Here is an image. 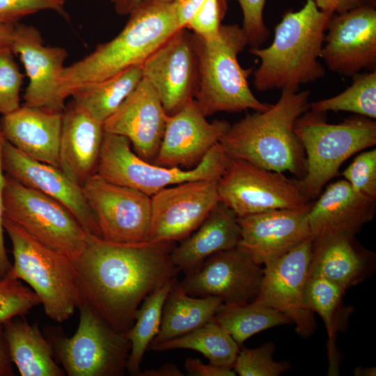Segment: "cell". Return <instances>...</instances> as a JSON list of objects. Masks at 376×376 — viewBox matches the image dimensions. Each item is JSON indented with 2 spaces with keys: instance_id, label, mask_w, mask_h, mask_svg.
<instances>
[{
  "instance_id": "30bf717a",
  "label": "cell",
  "mask_w": 376,
  "mask_h": 376,
  "mask_svg": "<svg viewBox=\"0 0 376 376\" xmlns=\"http://www.w3.org/2000/svg\"><path fill=\"white\" fill-rule=\"evenodd\" d=\"M4 214L45 244L72 260L82 251L88 233L63 205L5 174Z\"/></svg>"
},
{
  "instance_id": "681fc988",
  "label": "cell",
  "mask_w": 376,
  "mask_h": 376,
  "mask_svg": "<svg viewBox=\"0 0 376 376\" xmlns=\"http://www.w3.org/2000/svg\"><path fill=\"white\" fill-rule=\"evenodd\" d=\"M146 0H114V8L118 15H129L138 5Z\"/></svg>"
},
{
  "instance_id": "5bb4252c",
  "label": "cell",
  "mask_w": 376,
  "mask_h": 376,
  "mask_svg": "<svg viewBox=\"0 0 376 376\" xmlns=\"http://www.w3.org/2000/svg\"><path fill=\"white\" fill-rule=\"evenodd\" d=\"M311 250L309 237L265 265L260 291L253 301L286 315L295 324V331L304 338L313 334L316 327L313 312L304 301Z\"/></svg>"
},
{
  "instance_id": "603a6c76",
  "label": "cell",
  "mask_w": 376,
  "mask_h": 376,
  "mask_svg": "<svg viewBox=\"0 0 376 376\" xmlns=\"http://www.w3.org/2000/svg\"><path fill=\"white\" fill-rule=\"evenodd\" d=\"M375 201L355 191L345 180L331 183L308 211L312 242L336 235L354 236L373 219Z\"/></svg>"
},
{
  "instance_id": "bcb514c9",
  "label": "cell",
  "mask_w": 376,
  "mask_h": 376,
  "mask_svg": "<svg viewBox=\"0 0 376 376\" xmlns=\"http://www.w3.org/2000/svg\"><path fill=\"white\" fill-rule=\"evenodd\" d=\"M313 1L320 10L332 14H341L363 4V0Z\"/></svg>"
},
{
  "instance_id": "7dc6e473",
  "label": "cell",
  "mask_w": 376,
  "mask_h": 376,
  "mask_svg": "<svg viewBox=\"0 0 376 376\" xmlns=\"http://www.w3.org/2000/svg\"><path fill=\"white\" fill-rule=\"evenodd\" d=\"M15 375L8 346L4 336L3 324L0 323V376Z\"/></svg>"
},
{
  "instance_id": "7402d4cb",
  "label": "cell",
  "mask_w": 376,
  "mask_h": 376,
  "mask_svg": "<svg viewBox=\"0 0 376 376\" xmlns=\"http://www.w3.org/2000/svg\"><path fill=\"white\" fill-rule=\"evenodd\" d=\"M168 118L155 91L143 77L134 91L104 122L103 127L105 132L127 138L139 157L152 163Z\"/></svg>"
},
{
  "instance_id": "7bdbcfd3",
  "label": "cell",
  "mask_w": 376,
  "mask_h": 376,
  "mask_svg": "<svg viewBox=\"0 0 376 376\" xmlns=\"http://www.w3.org/2000/svg\"><path fill=\"white\" fill-rule=\"evenodd\" d=\"M5 141L6 139L0 126V279L5 277L12 267V263L7 254L3 236V233L5 231L3 228V189L5 186V175L3 173V169L1 162V151Z\"/></svg>"
},
{
  "instance_id": "6da1fadb",
  "label": "cell",
  "mask_w": 376,
  "mask_h": 376,
  "mask_svg": "<svg viewBox=\"0 0 376 376\" xmlns=\"http://www.w3.org/2000/svg\"><path fill=\"white\" fill-rule=\"evenodd\" d=\"M175 245L116 243L88 233L73 260L79 305H87L113 330L125 334L143 301L180 272L171 259Z\"/></svg>"
},
{
  "instance_id": "52a82bcc",
  "label": "cell",
  "mask_w": 376,
  "mask_h": 376,
  "mask_svg": "<svg viewBox=\"0 0 376 376\" xmlns=\"http://www.w3.org/2000/svg\"><path fill=\"white\" fill-rule=\"evenodd\" d=\"M3 228L13 255L6 276L26 283L49 319L59 323L69 319L80 304L73 260L33 237L5 214Z\"/></svg>"
},
{
  "instance_id": "c3c4849f",
  "label": "cell",
  "mask_w": 376,
  "mask_h": 376,
  "mask_svg": "<svg viewBox=\"0 0 376 376\" xmlns=\"http://www.w3.org/2000/svg\"><path fill=\"white\" fill-rule=\"evenodd\" d=\"M184 374L173 363H165L157 369H146L139 376H182Z\"/></svg>"
},
{
  "instance_id": "2e32d148",
  "label": "cell",
  "mask_w": 376,
  "mask_h": 376,
  "mask_svg": "<svg viewBox=\"0 0 376 376\" xmlns=\"http://www.w3.org/2000/svg\"><path fill=\"white\" fill-rule=\"evenodd\" d=\"M143 77L154 88L171 116L194 99L198 65L191 34L178 29L141 64Z\"/></svg>"
},
{
  "instance_id": "4fadbf2b",
  "label": "cell",
  "mask_w": 376,
  "mask_h": 376,
  "mask_svg": "<svg viewBox=\"0 0 376 376\" xmlns=\"http://www.w3.org/2000/svg\"><path fill=\"white\" fill-rule=\"evenodd\" d=\"M180 282L184 291L196 297H217L227 305H244L258 296L263 267L238 246L215 253Z\"/></svg>"
},
{
  "instance_id": "60d3db41",
  "label": "cell",
  "mask_w": 376,
  "mask_h": 376,
  "mask_svg": "<svg viewBox=\"0 0 376 376\" xmlns=\"http://www.w3.org/2000/svg\"><path fill=\"white\" fill-rule=\"evenodd\" d=\"M43 10L64 13L55 0H0V26L14 25L22 19Z\"/></svg>"
},
{
  "instance_id": "db71d44e",
  "label": "cell",
  "mask_w": 376,
  "mask_h": 376,
  "mask_svg": "<svg viewBox=\"0 0 376 376\" xmlns=\"http://www.w3.org/2000/svg\"><path fill=\"white\" fill-rule=\"evenodd\" d=\"M368 1H370L372 6H375L376 0H368Z\"/></svg>"
},
{
  "instance_id": "e0dca14e",
  "label": "cell",
  "mask_w": 376,
  "mask_h": 376,
  "mask_svg": "<svg viewBox=\"0 0 376 376\" xmlns=\"http://www.w3.org/2000/svg\"><path fill=\"white\" fill-rule=\"evenodd\" d=\"M10 49L19 56L29 78L22 105L63 112L66 106L61 84L67 50L45 45L36 27L19 23L14 27Z\"/></svg>"
},
{
  "instance_id": "ffe728a7",
  "label": "cell",
  "mask_w": 376,
  "mask_h": 376,
  "mask_svg": "<svg viewBox=\"0 0 376 376\" xmlns=\"http://www.w3.org/2000/svg\"><path fill=\"white\" fill-rule=\"evenodd\" d=\"M312 204L237 217V244L258 264L265 265L311 237L308 214Z\"/></svg>"
},
{
  "instance_id": "7c38bea8",
  "label": "cell",
  "mask_w": 376,
  "mask_h": 376,
  "mask_svg": "<svg viewBox=\"0 0 376 376\" xmlns=\"http://www.w3.org/2000/svg\"><path fill=\"white\" fill-rule=\"evenodd\" d=\"M81 187L103 240L122 244L149 242L151 196L109 182L96 173Z\"/></svg>"
},
{
  "instance_id": "9c48e42d",
  "label": "cell",
  "mask_w": 376,
  "mask_h": 376,
  "mask_svg": "<svg viewBox=\"0 0 376 376\" xmlns=\"http://www.w3.org/2000/svg\"><path fill=\"white\" fill-rule=\"evenodd\" d=\"M229 160L230 156L218 143L194 168L161 166L139 157L127 138L104 132L96 173L109 182L152 196L164 188L186 181L219 179Z\"/></svg>"
},
{
  "instance_id": "484cf974",
  "label": "cell",
  "mask_w": 376,
  "mask_h": 376,
  "mask_svg": "<svg viewBox=\"0 0 376 376\" xmlns=\"http://www.w3.org/2000/svg\"><path fill=\"white\" fill-rule=\"evenodd\" d=\"M240 237L237 215L220 201L192 233L175 245L171 259L187 274L211 255L237 246Z\"/></svg>"
},
{
  "instance_id": "f907efd6",
  "label": "cell",
  "mask_w": 376,
  "mask_h": 376,
  "mask_svg": "<svg viewBox=\"0 0 376 376\" xmlns=\"http://www.w3.org/2000/svg\"><path fill=\"white\" fill-rule=\"evenodd\" d=\"M15 25L0 26V52L10 49Z\"/></svg>"
},
{
  "instance_id": "277c9868",
  "label": "cell",
  "mask_w": 376,
  "mask_h": 376,
  "mask_svg": "<svg viewBox=\"0 0 376 376\" xmlns=\"http://www.w3.org/2000/svg\"><path fill=\"white\" fill-rule=\"evenodd\" d=\"M333 15L320 10L313 0H306L297 11L285 13L275 27L272 44L249 49L260 60L253 73L255 88L298 91L300 85L324 77L325 70L318 58Z\"/></svg>"
},
{
  "instance_id": "8fae6325",
  "label": "cell",
  "mask_w": 376,
  "mask_h": 376,
  "mask_svg": "<svg viewBox=\"0 0 376 376\" xmlns=\"http://www.w3.org/2000/svg\"><path fill=\"white\" fill-rule=\"evenodd\" d=\"M220 201L237 217L275 209H292L310 204L293 180L283 173L270 171L230 156L219 180Z\"/></svg>"
},
{
  "instance_id": "d4e9b609",
  "label": "cell",
  "mask_w": 376,
  "mask_h": 376,
  "mask_svg": "<svg viewBox=\"0 0 376 376\" xmlns=\"http://www.w3.org/2000/svg\"><path fill=\"white\" fill-rule=\"evenodd\" d=\"M103 124L72 102L63 111L60 169L80 186L96 173L104 134Z\"/></svg>"
},
{
  "instance_id": "8992f818",
  "label": "cell",
  "mask_w": 376,
  "mask_h": 376,
  "mask_svg": "<svg viewBox=\"0 0 376 376\" xmlns=\"http://www.w3.org/2000/svg\"><path fill=\"white\" fill-rule=\"evenodd\" d=\"M295 132L306 155V174L293 180L310 201L339 174L341 165L355 153L376 144V122L363 116L328 123L325 112L307 111L295 122Z\"/></svg>"
},
{
  "instance_id": "b9f144b4",
  "label": "cell",
  "mask_w": 376,
  "mask_h": 376,
  "mask_svg": "<svg viewBox=\"0 0 376 376\" xmlns=\"http://www.w3.org/2000/svg\"><path fill=\"white\" fill-rule=\"evenodd\" d=\"M243 15V31L248 45L258 47L269 35L263 20V9L266 0H237Z\"/></svg>"
},
{
  "instance_id": "ab89813d",
  "label": "cell",
  "mask_w": 376,
  "mask_h": 376,
  "mask_svg": "<svg viewBox=\"0 0 376 376\" xmlns=\"http://www.w3.org/2000/svg\"><path fill=\"white\" fill-rule=\"evenodd\" d=\"M227 10L226 0H206L187 24L185 28L210 41L220 33L221 22Z\"/></svg>"
},
{
  "instance_id": "4dcf8cb0",
  "label": "cell",
  "mask_w": 376,
  "mask_h": 376,
  "mask_svg": "<svg viewBox=\"0 0 376 376\" xmlns=\"http://www.w3.org/2000/svg\"><path fill=\"white\" fill-rule=\"evenodd\" d=\"M150 349L164 352L175 349L192 350L201 353L209 363L233 368L240 350L233 337L213 320L182 336L150 345Z\"/></svg>"
},
{
  "instance_id": "44dd1931",
  "label": "cell",
  "mask_w": 376,
  "mask_h": 376,
  "mask_svg": "<svg viewBox=\"0 0 376 376\" xmlns=\"http://www.w3.org/2000/svg\"><path fill=\"white\" fill-rule=\"evenodd\" d=\"M1 162L6 174L63 205L88 233L102 238L96 217L81 186L61 169L28 157L6 140L2 148Z\"/></svg>"
},
{
  "instance_id": "836d02e7",
  "label": "cell",
  "mask_w": 376,
  "mask_h": 376,
  "mask_svg": "<svg viewBox=\"0 0 376 376\" xmlns=\"http://www.w3.org/2000/svg\"><path fill=\"white\" fill-rule=\"evenodd\" d=\"M345 290L325 279L308 276L304 293L306 307L315 312L324 322L329 336V358L335 356L334 342L336 332L340 329L343 313V297Z\"/></svg>"
},
{
  "instance_id": "ee69618b",
  "label": "cell",
  "mask_w": 376,
  "mask_h": 376,
  "mask_svg": "<svg viewBox=\"0 0 376 376\" xmlns=\"http://www.w3.org/2000/svg\"><path fill=\"white\" fill-rule=\"evenodd\" d=\"M185 370L191 376H235V372L232 368L205 364L199 359L187 357L185 362Z\"/></svg>"
},
{
  "instance_id": "f5cc1de1",
  "label": "cell",
  "mask_w": 376,
  "mask_h": 376,
  "mask_svg": "<svg viewBox=\"0 0 376 376\" xmlns=\"http://www.w3.org/2000/svg\"><path fill=\"white\" fill-rule=\"evenodd\" d=\"M55 1H57L58 3H60L62 6H64L65 2V0H55Z\"/></svg>"
},
{
  "instance_id": "4316f807",
  "label": "cell",
  "mask_w": 376,
  "mask_h": 376,
  "mask_svg": "<svg viewBox=\"0 0 376 376\" xmlns=\"http://www.w3.org/2000/svg\"><path fill=\"white\" fill-rule=\"evenodd\" d=\"M354 240L340 235L312 242L308 276L325 279L345 290L361 281L369 272L372 256Z\"/></svg>"
},
{
  "instance_id": "f6af8a7d",
  "label": "cell",
  "mask_w": 376,
  "mask_h": 376,
  "mask_svg": "<svg viewBox=\"0 0 376 376\" xmlns=\"http://www.w3.org/2000/svg\"><path fill=\"white\" fill-rule=\"evenodd\" d=\"M206 0H174L178 24L180 29L187 24Z\"/></svg>"
},
{
  "instance_id": "f35d334b",
  "label": "cell",
  "mask_w": 376,
  "mask_h": 376,
  "mask_svg": "<svg viewBox=\"0 0 376 376\" xmlns=\"http://www.w3.org/2000/svg\"><path fill=\"white\" fill-rule=\"evenodd\" d=\"M342 175L355 191L376 199V149L357 155Z\"/></svg>"
},
{
  "instance_id": "816d5d0a",
  "label": "cell",
  "mask_w": 376,
  "mask_h": 376,
  "mask_svg": "<svg viewBox=\"0 0 376 376\" xmlns=\"http://www.w3.org/2000/svg\"><path fill=\"white\" fill-rule=\"evenodd\" d=\"M375 368H364V367H358L354 370L355 375H363V376H373L375 375Z\"/></svg>"
},
{
  "instance_id": "d6a6232c",
  "label": "cell",
  "mask_w": 376,
  "mask_h": 376,
  "mask_svg": "<svg viewBox=\"0 0 376 376\" xmlns=\"http://www.w3.org/2000/svg\"><path fill=\"white\" fill-rule=\"evenodd\" d=\"M212 320L222 327L240 347L260 331L292 323L284 313L253 302L244 305L222 304Z\"/></svg>"
},
{
  "instance_id": "5b68a950",
  "label": "cell",
  "mask_w": 376,
  "mask_h": 376,
  "mask_svg": "<svg viewBox=\"0 0 376 376\" xmlns=\"http://www.w3.org/2000/svg\"><path fill=\"white\" fill-rule=\"evenodd\" d=\"M198 59L199 81L194 100L205 116L219 111H263L271 104L259 101L251 92L248 77L253 69H244L237 56L248 45L242 27L222 25L219 36L205 40L191 34Z\"/></svg>"
},
{
  "instance_id": "e575fe53",
  "label": "cell",
  "mask_w": 376,
  "mask_h": 376,
  "mask_svg": "<svg viewBox=\"0 0 376 376\" xmlns=\"http://www.w3.org/2000/svg\"><path fill=\"white\" fill-rule=\"evenodd\" d=\"M352 84L332 97L309 103L317 112L349 111L373 120L376 118V70L354 76Z\"/></svg>"
},
{
  "instance_id": "7a4b0ae2",
  "label": "cell",
  "mask_w": 376,
  "mask_h": 376,
  "mask_svg": "<svg viewBox=\"0 0 376 376\" xmlns=\"http://www.w3.org/2000/svg\"><path fill=\"white\" fill-rule=\"evenodd\" d=\"M129 15L125 27L115 38L64 68L61 84L64 100L83 86L141 65L180 29L174 0H146Z\"/></svg>"
},
{
  "instance_id": "ac0fdd59",
  "label": "cell",
  "mask_w": 376,
  "mask_h": 376,
  "mask_svg": "<svg viewBox=\"0 0 376 376\" xmlns=\"http://www.w3.org/2000/svg\"><path fill=\"white\" fill-rule=\"evenodd\" d=\"M320 58L328 68L344 76H354L363 69L375 70L376 10L362 4L329 22Z\"/></svg>"
},
{
  "instance_id": "cb8c5ba5",
  "label": "cell",
  "mask_w": 376,
  "mask_h": 376,
  "mask_svg": "<svg viewBox=\"0 0 376 376\" xmlns=\"http://www.w3.org/2000/svg\"><path fill=\"white\" fill-rule=\"evenodd\" d=\"M63 112L20 106L2 116L5 139L28 157L60 169L59 145Z\"/></svg>"
},
{
  "instance_id": "8d00e7d4",
  "label": "cell",
  "mask_w": 376,
  "mask_h": 376,
  "mask_svg": "<svg viewBox=\"0 0 376 376\" xmlns=\"http://www.w3.org/2000/svg\"><path fill=\"white\" fill-rule=\"evenodd\" d=\"M40 304L37 295L22 281L8 276L0 279V323L16 316L25 317Z\"/></svg>"
},
{
  "instance_id": "f546056e",
  "label": "cell",
  "mask_w": 376,
  "mask_h": 376,
  "mask_svg": "<svg viewBox=\"0 0 376 376\" xmlns=\"http://www.w3.org/2000/svg\"><path fill=\"white\" fill-rule=\"evenodd\" d=\"M143 78L141 65L130 67L72 93V102L96 120L104 122L134 91Z\"/></svg>"
},
{
  "instance_id": "d6986e66",
  "label": "cell",
  "mask_w": 376,
  "mask_h": 376,
  "mask_svg": "<svg viewBox=\"0 0 376 376\" xmlns=\"http://www.w3.org/2000/svg\"><path fill=\"white\" fill-rule=\"evenodd\" d=\"M230 125L224 120L208 122L194 99L169 116L163 138L153 164L190 169L219 143Z\"/></svg>"
},
{
  "instance_id": "3957f363",
  "label": "cell",
  "mask_w": 376,
  "mask_h": 376,
  "mask_svg": "<svg viewBox=\"0 0 376 376\" xmlns=\"http://www.w3.org/2000/svg\"><path fill=\"white\" fill-rule=\"evenodd\" d=\"M308 90L283 88L279 100L230 125L220 141L228 155L276 172L289 171L297 180L306 174V155L296 135V120L309 109Z\"/></svg>"
},
{
  "instance_id": "f1b7e54d",
  "label": "cell",
  "mask_w": 376,
  "mask_h": 376,
  "mask_svg": "<svg viewBox=\"0 0 376 376\" xmlns=\"http://www.w3.org/2000/svg\"><path fill=\"white\" fill-rule=\"evenodd\" d=\"M222 300L187 295L175 278L165 299L159 330L150 345L192 331L211 321Z\"/></svg>"
},
{
  "instance_id": "1f68e13d",
  "label": "cell",
  "mask_w": 376,
  "mask_h": 376,
  "mask_svg": "<svg viewBox=\"0 0 376 376\" xmlns=\"http://www.w3.org/2000/svg\"><path fill=\"white\" fill-rule=\"evenodd\" d=\"M176 277L168 281L149 295L138 308L134 322L126 333L131 347L127 363V372L139 376L143 355L157 334L165 299Z\"/></svg>"
},
{
  "instance_id": "d590c367",
  "label": "cell",
  "mask_w": 376,
  "mask_h": 376,
  "mask_svg": "<svg viewBox=\"0 0 376 376\" xmlns=\"http://www.w3.org/2000/svg\"><path fill=\"white\" fill-rule=\"evenodd\" d=\"M274 350L270 342L253 349L241 345L233 368L240 376H279L290 369V363L274 361Z\"/></svg>"
},
{
  "instance_id": "83f0119b",
  "label": "cell",
  "mask_w": 376,
  "mask_h": 376,
  "mask_svg": "<svg viewBox=\"0 0 376 376\" xmlns=\"http://www.w3.org/2000/svg\"><path fill=\"white\" fill-rule=\"evenodd\" d=\"M10 356L22 376H63L49 341L36 323L16 316L2 324Z\"/></svg>"
},
{
  "instance_id": "74e56055",
  "label": "cell",
  "mask_w": 376,
  "mask_h": 376,
  "mask_svg": "<svg viewBox=\"0 0 376 376\" xmlns=\"http://www.w3.org/2000/svg\"><path fill=\"white\" fill-rule=\"evenodd\" d=\"M10 49L0 52V114L10 113L20 107L19 93L24 75Z\"/></svg>"
},
{
  "instance_id": "ba28073f",
  "label": "cell",
  "mask_w": 376,
  "mask_h": 376,
  "mask_svg": "<svg viewBox=\"0 0 376 376\" xmlns=\"http://www.w3.org/2000/svg\"><path fill=\"white\" fill-rule=\"evenodd\" d=\"M77 331L68 337L61 327L46 326L44 334L54 358L68 376H120L127 371L130 342L90 307L81 304Z\"/></svg>"
},
{
  "instance_id": "11a10c76",
  "label": "cell",
  "mask_w": 376,
  "mask_h": 376,
  "mask_svg": "<svg viewBox=\"0 0 376 376\" xmlns=\"http://www.w3.org/2000/svg\"><path fill=\"white\" fill-rule=\"evenodd\" d=\"M112 2H113L114 0H111Z\"/></svg>"
},
{
  "instance_id": "9a60e30c",
  "label": "cell",
  "mask_w": 376,
  "mask_h": 376,
  "mask_svg": "<svg viewBox=\"0 0 376 376\" xmlns=\"http://www.w3.org/2000/svg\"><path fill=\"white\" fill-rule=\"evenodd\" d=\"M219 180L186 181L152 195L149 242H180L192 233L221 201Z\"/></svg>"
}]
</instances>
